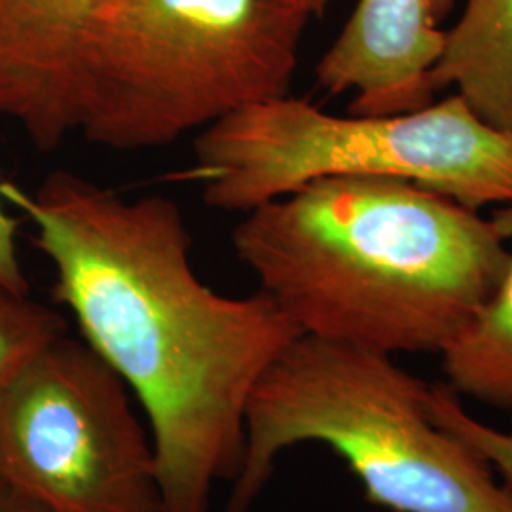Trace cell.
<instances>
[{
	"mask_svg": "<svg viewBox=\"0 0 512 512\" xmlns=\"http://www.w3.org/2000/svg\"><path fill=\"white\" fill-rule=\"evenodd\" d=\"M0 512H54L31 495L21 492L8 480L0 478Z\"/></svg>",
	"mask_w": 512,
	"mask_h": 512,
	"instance_id": "14",
	"label": "cell"
},
{
	"mask_svg": "<svg viewBox=\"0 0 512 512\" xmlns=\"http://www.w3.org/2000/svg\"><path fill=\"white\" fill-rule=\"evenodd\" d=\"M300 8H304L310 18L315 16H323V12L329 8L330 0H294Z\"/></svg>",
	"mask_w": 512,
	"mask_h": 512,
	"instance_id": "15",
	"label": "cell"
},
{
	"mask_svg": "<svg viewBox=\"0 0 512 512\" xmlns=\"http://www.w3.org/2000/svg\"><path fill=\"white\" fill-rule=\"evenodd\" d=\"M456 0H357L315 67L317 88L353 93L351 114H408L435 103L440 23Z\"/></svg>",
	"mask_w": 512,
	"mask_h": 512,
	"instance_id": "7",
	"label": "cell"
},
{
	"mask_svg": "<svg viewBox=\"0 0 512 512\" xmlns=\"http://www.w3.org/2000/svg\"><path fill=\"white\" fill-rule=\"evenodd\" d=\"M490 128L512 137V0H467L433 74Z\"/></svg>",
	"mask_w": 512,
	"mask_h": 512,
	"instance_id": "9",
	"label": "cell"
},
{
	"mask_svg": "<svg viewBox=\"0 0 512 512\" xmlns=\"http://www.w3.org/2000/svg\"><path fill=\"white\" fill-rule=\"evenodd\" d=\"M103 0H0V114L52 152L78 133L82 50Z\"/></svg>",
	"mask_w": 512,
	"mask_h": 512,
	"instance_id": "8",
	"label": "cell"
},
{
	"mask_svg": "<svg viewBox=\"0 0 512 512\" xmlns=\"http://www.w3.org/2000/svg\"><path fill=\"white\" fill-rule=\"evenodd\" d=\"M232 249L302 334L387 355L442 353L512 258L492 220L391 177H327L264 203Z\"/></svg>",
	"mask_w": 512,
	"mask_h": 512,
	"instance_id": "2",
	"label": "cell"
},
{
	"mask_svg": "<svg viewBox=\"0 0 512 512\" xmlns=\"http://www.w3.org/2000/svg\"><path fill=\"white\" fill-rule=\"evenodd\" d=\"M55 274L80 338L147 416L164 512H211L236 478L256 384L302 332L268 294L228 296L196 274L179 203L124 198L73 171L2 181Z\"/></svg>",
	"mask_w": 512,
	"mask_h": 512,
	"instance_id": "1",
	"label": "cell"
},
{
	"mask_svg": "<svg viewBox=\"0 0 512 512\" xmlns=\"http://www.w3.org/2000/svg\"><path fill=\"white\" fill-rule=\"evenodd\" d=\"M427 410L442 429L475 448L494 467L495 473L512 486V433L475 420L461 406L458 391L450 385H429Z\"/></svg>",
	"mask_w": 512,
	"mask_h": 512,
	"instance_id": "12",
	"label": "cell"
},
{
	"mask_svg": "<svg viewBox=\"0 0 512 512\" xmlns=\"http://www.w3.org/2000/svg\"><path fill=\"white\" fill-rule=\"evenodd\" d=\"M133 399L82 338H57L0 387V478L54 512H164Z\"/></svg>",
	"mask_w": 512,
	"mask_h": 512,
	"instance_id": "6",
	"label": "cell"
},
{
	"mask_svg": "<svg viewBox=\"0 0 512 512\" xmlns=\"http://www.w3.org/2000/svg\"><path fill=\"white\" fill-rule=\"evenodd\" d=\"M327 177H391L469 209L512 202V137L458 93L408 114H330L283 95L200 131L192 162L167 181L226 213H249Z\"/></svg>",
	"mask_w": 512,
	"mask_h": 512,
	"instance_id": "5",
	"label": "cell"
},
{
	"mask_svg": "<svg viewBox=\"0 0 512 512\" xmlns=\"http://www.w3.org/2000/svg\"><path fill=\"white\" fill-rule=\"evenodd\" d=\"M18 230L19 217L10 213L0 190V285L16 293L29 294V281L18 255Z\"/></svg>",
	"mask_w": 512,
	"mask_h": 512,
	"instance_id": "13",
	"label": "cell"
},
{
	"mask_svg": "<svg viewBox=\"0 0 512 512\" xmlns=\"http://www.w3.org/2000/svg\"><path fill=\"white\" fill-rule=\"evenodd\" d=\"M492 222L501 238L512 239V202ZM442 357L450 387L512 414V258L497 291Z\"/></svg>",
	"mask_w": 512,
	"mask_h": 512,
	"instance_id": "10",
	"label": "cell"
},
{
	"mask_svg": "<svg viewBox=\"0 0 512 512\" xmlns=\"http://www.w3.org/2000/svg\"><path fill=\"white\" fill-rule=\"evenodd\" d=\"M65 334L67 323L57 311L0 285V387Z\"/></svg>",
	"mask_w": 512,
	"mask_h": 512,
	"instance_id": "11",
	"label": "cell"
},
{
	"mask_svg": "<svg viewBox=\"0 0 512 512\" xmlns=\"http://www.w3.org/2000/svg\"><path fill=\"white\" fill-rule=\"evenodd\" d=\"M310 19L294 0H103L84 37L78 133L164 148L289 95Z\"/></svg>",
	"mask_w": 512,
	"mask_h": 512,
	"instance_id": "4",
	"label": "cell"
},
{
	"mask_svg": "<svg viewBox=\"0 0 512 512\" xmlns=\"http://www.w3.org/2000/svg\"><path fill=\"white\" fill-rule=\"evenodd\" d=\"M429 385L391 355L300 334L256 384L226 512H247L275 461L327 444L393 512H512V486L427 410Z\"/></svg>",
	"mask_w": 512,
	"mask_h": 512,
	"instance_id": "3",
	"label": "cell"
}]
</instances>
